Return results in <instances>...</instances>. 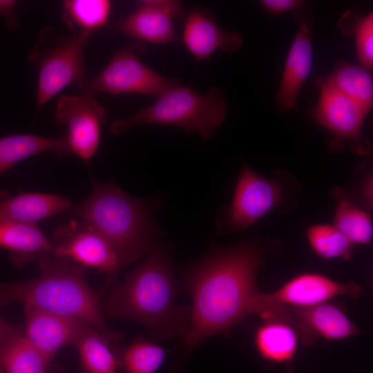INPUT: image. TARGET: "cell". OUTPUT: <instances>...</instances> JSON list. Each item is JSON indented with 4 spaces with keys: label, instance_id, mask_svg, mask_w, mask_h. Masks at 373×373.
<instances>
[{
    "label": "cell",
    "instance_id": "obj_1",
    "mask_svg": "<svg viewBox=\"0 0 373 373\" xmlns=\"http://www.w3.org/2000/svg\"><path fill=\"white\" fill-rule=\"evenodd\" d=\"M263 252V246L256 240L217 247L184 270V283L192 298L191 320L180 355L169 373H177L202 342L249 315Z\"/></svg>",
    "mask_w": 373,
    "mask_h": 373
},
{
    "label": "cell",
    "instance_id": "obj_2",
    "mask_svg": "<svg viewBox=\"0 0 373 373\" xmlns=\"http://www.w3.org/2000/svg\"><path fill=\"white\" fill-rule=\"evenodd\" d=\"M178 286L173 273L169 249H153L109 296L104 311L111 319L140 323L153 338H184L191 308L175 303Z\"/></svg>",
    "mask_w": 373,
    "mask_h": 373
},
{
    "label": "cell",
    "instance_id": "obj_3",
    "mask_svg": "<svg viewBox=\"0 0 373 373\" xmlns=\"http://www.w3.org/2000/svg\"><path fill=\"white\" fill-rule=\"evenodd\" d=\"M40 274L32 279L0 283V309L23 303L80 321L98 332L116 350L123 335L111 329L97 295L89 287L85 267L51 253L38 256Z\"/></svg>",
    "mask_w": 373,
    "mask_h": 373
},
{
    "label": "cell",
    "instance_id": "obj_4",
    "mask_svg": "<svg viewBox=\"0 0 373 373\" xmlns=\"http://www.w3.org/2000/svg\"><path fill=\"white\" fill-rule=\"evenodd\" d=\"M153 208L150 200L134 198L111 181L93 178L88 196L65 213L95 228L112 245L124 267L153 249L158 231Z\"/></svg>",
    "mask_w": 373,
    "mask_h": 373
},
{
    "label": "cell",
    "instance_id": "obj_5",
    "mask_svg": "<svg viewBox=\"0 0 373 373\" xmlns=\"http://www.w3.org/2000/svg\"><path fill=\"white\" fill-rule=\"evenodd\" d=\"M180 84L157 97L152 105L125 119L113 121L111 134H124L135 125L162 124L178 126L188 133L197 132L202 140H209L226 117L225 92L211 87L202 95Z\"/></svg>",
    "mask_w": 373,
    "mask_h": 373
},
{
    "label": "cell",
    "instance_id": "obj_6",
    "mask_svg": "<svg viewBox=\"0 0 373 373\" xmlns=\"http://www.w3.org/2000/svg\"><path fill=\"white\" fill-rule=\"evenodd\" d=\"M299 191L293 175L277 171L272 178H267L245 162L231 202L217 216L216 229L222 234L243 232L276 210L288 213L296 207Z\"/></svg>",
    "mask_w": 373,
    "mask_h": 373
},
{
    "label": "cell",
    "instance_id": "obj_7",
    "mask_svg": "<svg viewBox=\"0 0 373 373\" xmlns=\"http://www.w3.org/2000/svg\"><path fill=\"white\" fill-rule=\"evenodd\" d=\"M93 35L89 32L72 35L59 34L55 28H42L28 60L39 69L37 107L39 109L70 84L87 78L84 53Z\"/></svg>",
    "mask_w": 373,
    "mask_h": 373
},
{
    "label": "cell",
    "instance_id": "obj_8",
    "mask_svg": "<svg viewBox=\"0 0 373 373\" xmlns=\"http://www.w3.org/2000/svg\"><path fill=\"white\" fill-rule=\"evenodd\" d=\"M145 48V44L139 41L117 51L97 75L78 84L81 94L136 93L157 98L181 83L180 79L162 76L144 64L138 55Z\"/></svg>",
    "mask_w": 373,
    "mask_h": 373
},
{
    "label": "cell",
    "instance_id": "obj_9",
    "mask_svg": "<svg viewBox=\"0 0 373 373\" xmlns=\"http://www.w3.org/2000/svg\"><path fill=\"white\" fill-rule=\"evenodd\" d=\"M316 82L321 88L320 97L316 107L308 114L331 133V151L338 153L348 144L354 153L368 155L372 145L363 133V122L368 113L352 99L325 85L319 77Z\"/></svg>",
    "mask_w": 373,
    "mask_h": 373
},
{
    "label": "cell",
    "instance_id": "obj_10",
    "mask_svg": "<svg viewBox=\"0 0 373 373\" xmlns=\"http://www.w3.org/2000/svg\"><path fill=\"white\" fill-rule=\"evenodd\" d=\"M51 254L84 267H92L106 274L113 282L122 267L112 245L86 221L73 218L59 224L51 239Z\"/></svg>",
    "mask_w": 373,
    "mask_h": 373
},
{
    "label": "cell",
    "instance_id": "obj_11",
    "mask_svg": "<svg viewBox=\"0 0 373 373\" xmlns=\"http://www.w3.org/2000/svg\"><path fill=\"white\" fill-rule=\"evenodd\" d=\"M364 291L355 282L341 283L318 273L298 274L275 291L254 295L250 314H258L279 307H307L336 296L358 298Z\"/></svg>",
    "mask_w": 373,
    "mask_h": 373
},
{
    "label": "cell",
    "instance_id": "obj_12",
    "mask_svg": "<svg viewBox=\"0 0 373 373\" xmlns=\"http://www.w3.org/2000/svg\"><path fill=\"white\" fill-rule=\"evenodd\" d=\"M54 119L67 126L71 153L88 164L99 146L101 126L107 119L106 109L92 95H62L57 99Z\"/></svg>",
    "mask_w": 373,
    "mask_h": 373
},
{
    "label": "cell",
    "instance_id": "obj_13",
    "mask_svg": "<svg viewBox=\"0 0 373 373\" xmlns=\"http://www.w3.org/2000/svg\"><path fill=\"white\" fill-rule=\"evenodd\" d=\"M182 3L177 0H143L133 10L111 25L115 30L139 40L166 44L179 39L173 19L186 15Z\"/></svg>",
    "mask_w": 373,
    "mask_h": 373
},
{
    "label": "cell",
    "instance_id": "obj_14",
    "mask_svg": "<svg viewBox=\"0 0 373 373\" xmlns=\"http://www.w3.org/2000/svg\"><path fill=\"white\" fill-rule=\"evenodd\" d=\"M298 28L288 52L283 77L276 94L278 113L297 108V98L312 66V36L314 16L308 3L295 11Z\"/></svg>",
    "mask_w": 373,
    "mask_h": 373
},
{
    "label": "cell",
    "instance_id": "obj_15",
    "mask_svg": "<svg viewBox=\"0 0 373 373\" xmlns=\"http://www.w3.org/2000/svg\"><path fill=\"white\" fill-rule=\"evenodd\" d=\"M296 328L301 342L311 345L318 338L342 340L359 333V329L337 306L327 302L307 307H279Z\"/></svg>",
    "mask_w": 373,
    "mask_h": 373
},
{
    "label": "cell",
    "instance_id": "obj_16",
    "mask_svg": "<svg viewBox=\"0 0 373 373\" xmlns=\"http://www.w3.org/2000/svg\"><path fill=\"white\" fill-rule=\"evenodd\" d=\"M184 19L182 39L196 61L218 50L231 53L242 47V35L221 28L209 10L193 8L186 12Z\"/></svg>",
    "mask_w": 373,
    "mask_h": 373
},
{
    "label": "cell",
    "instance_id": "obj_17",
    "mask_svg": "<svg viewBox=\"0 0 373 373\" xmlns=\"http://www.w3.org/2000/svg\"><path fill=\"white\" fill-rule=\"evenodd\" d=\"M24 313L25 336L49 361L64 345H72L86 324L31 305H25Z\"/></svg>",
    "mask_w": 373,
    "mask_h": 373
},
{
    "label": "cell",
    "instance_id": "obj_18",
    "mask_svg": "<svg viewBox=\"0 0 373 373\" xmlns=\"http://www.w3.org/2000/svg\"><path fill=\"white\" fill-rule=\"evenodd\" d=\"M259 316L263 322L255 333L254 345L260 356L275 363L291 361L300 340L294 326L276 309Z\"/></svg>",
    "mask_w": 373,
    "mask_h": 373
},
{
    "label": "cell",
    "instance_id": "obj_19",
    "mask_svg": "<svg viewBox=\"0 0 373 373\" xmlns=\"http://www.w3.org/2000/svg\"><path fill=\"white\" fill-rule=\"evenodd\" d=\"M73 204L70 199L57 194L21 192L11 195L0 189V221L36 223L66 212Z\"/></svg>",
    "mask_w": 373,
    "mask_h": 373
},
{
    "label": "cell",
    "instance_id": "obj_20",
    "mask_svg": "<svg viewBox=\"0 0 373 373\" xmlns=\"http://www.w3.org/2000/svg\"><path fill=\"white\" fill-rule=\"evenodd\" d=\"M0 247L11 251L10 260L17 267L52 251L50 240L36 223L14 221H0Z\"/></svg>",
    "mask_w": 373,
    "mask_h": 373
},
{
    "label": "cell",
    "instance_id": "obj_21",
    "mask_svg": "<svg viewBox=\"0 0 373 373\" xmlns=\"http://www.w3.org/2000/svg\"><path fill=\"white\" fill-rule=\"evenodd\" d=\"M42 153H51L58 158L72 154L66 134L55 138L31 134L0 137V175L19 162Z\"/></svg>",
    "mask_w": 373,
    "mask_h": 373
},
{
    "label": "cell",
    "instance_id": "obj_22",
    "mask_svg": "<svg viewBox=\"0 0 373 373\" xmlns=\"http://www.w3.org/2000/svg\"><path fill=\"white\" fill-rule=\"evenodd\" d=\"M77 350L82 373H119L120 352L95 329L85 324L72 343Z\"/></svg>",
    "mask_w": 373,
    "mask_h": 373
},
{
    "label": "cell",
    "instance_id": "obj_23",
    "mask_svg": "<svg viewBox=\"0 0 373 373\" xmlns=\"http://www.w3.org/2000/svg\"><path fill=\"white\" fill-rule=\"evenodd\" d=\"M335 202L333 224L353 244L369 245L373 238V226L370 212L365 211L343 188L331 191Z\"/></svg>",
    "mask_w": 373,
    "mask_h": 373
},
{
    "label": "cell",
    "instance_id": "obj_24",
    "mask_svg": "<svg viewBox=\"0 0 373 373\" xmlns=\"http://www.w3.org/2000/svg\"><path fill=\"white\" fill-rule=\"evenodd\" d=\"M321 81L352 99L367 113L373 104V79L370 71L361 65L339 62L332 74Z\"/></svg>",
    "mask_w": 373,
    "mask_h": 373
},
{
    "label": "cell",
    "instance_id": "obj_25",
    "mask_svg": "<svg viewBox=\"0 0 373 373\" xmlns=\"http://www.w3.org/2000/svg\"><path fill=\"white\" fill-rule=\"evenodd\" d=\"M50 362L23 335L0 345V365L5 373H46Z\"/></svg>",
    "mask_w": 373,
    "mask_h": 373
},
{
    "label": "cell",
    "instance_id": "obj_26",
    "mask_svg": "<svg viewBox=\"0 0 373 373\" xmlns=\"http://www.w3.org/2000/svg\"><path fill=\"white\" fill-rule=\"evenodd\" d=\"M112 3L108 0H66L62 8L63 20L76 33H95L106 24Z\"/></svg>",
    "mask_w": 373,
    "mask_h": 373
},
{
    "label": "cell",
    "instance_id": "obj_27",
    "mask_svg": "<svg viewBox=\"0 0 373 373\" xmlns=\"http://www.w3.org/2000/svg\"><path fill=\"white\" fill-rule=\"evenodd\" d=\"M344 35L354 36L357 57L361 66L368 70L373 67V12L364 15L347 10L337 23Z\"/></svg>",
    "mask_w": 373,
    "mask_h": 373
},
{
    "label": "cell",
    "instance_id": "obj_28",
    "mask_svg": "<svg viewBox=\"0 0 373 373\" xmlns=\"http://www.w3.org/2000/svg\"><path fill=\"white\" fill-rule=\"evenodd\" d=\"M166 356L162 347L139 336L121 350V370L124 373H155Z\"/></svg>",
    "mask_w": 373,
    "mask_h": 373
},
{
    "label": "cell",
    "instance_id": "obj_29",
    "mask_svg": "<svg viewBox=\"0 0 373 373\" xmlns=\"http://www.w3.org/2000/svg\"><path fill=\"white\" fill-rule=\"evenodd\" d=\"M307 238L312 251L324 259H349L353 244L333 224H316L307 230Z\"/></svg>",
    "mask_w": 373,
    "mask_h": 373
},
{
    "label": "cell",
    "instance_id": "obj_30",
    "mask_svg": "<svg viewBox=\"0 0 373 373\" xmlns=\"http://www.w3.org/2000/svg\"><path fill=\"white\" fill-rule=\"evenodd\" d=\"M367 163L365 162L359 167L356 180V195L363 209L370 212L372 209V173L367 170Z\"/></svg>",
    "mask_w": 373,
    "mask_h": 373
},
{
    "label": "cell",
    "instance_id": "obj_31",
    "mask_svg": "<svg viewBox=\"0 0 373 373\" xmlns=\"http://www.w3.org/2000/svg\"><path fill=\"white\" fill-rule=\"evenodd\" d=\"M260 3L271 14H280L287 11L298 10L307 3L300 0H262Z\"/></svg>",
    "mask_w": 373,
    "mask_h": 373
},
{
    "label": "cell",
    "instance_id": "obj_32",
    "mask_svg": "<svg viewBox=\"0 0 373 373\" xmlns=\"http://www.w3.org/2000/svg\"><path fill=\"white\" fill-rule=\"evenodd\" d=\"M16 1L0 0V15L6 19V25L10 29H15L19 25L15 12Z\"/></svg>",
    "mask_w": 373,
    "mask_h": 373
},
{
    "label": "cell",
    "instance_id": "obj_33",
    "mask_svg": "<svg viewBox=\"0 0 373 373\" xmlns=\"http://www.w3.org/2000/svg\"><path fill=\"white\" fill-rule=\"evenodd\" d=\"M19 335H22V332L19 327L0 318V345Z\"/></svg>",
    "mask_w": 373,
    "mask_h": 373
},
{
    "label": "cell",
    "instance_id": "obj_34",
    "mask_svg": "<svg viewBox=\"0 0 373 373\" xmlns=\"http://www.w3.org/2000/svg\"><path fill=\"white\" fill-rule=\"evenodd\" d=\"M0 373H5L1 365H0Z\"/></svg>",
    "mask_w": 373,
    "mask_h": 373
}]
</instances>
